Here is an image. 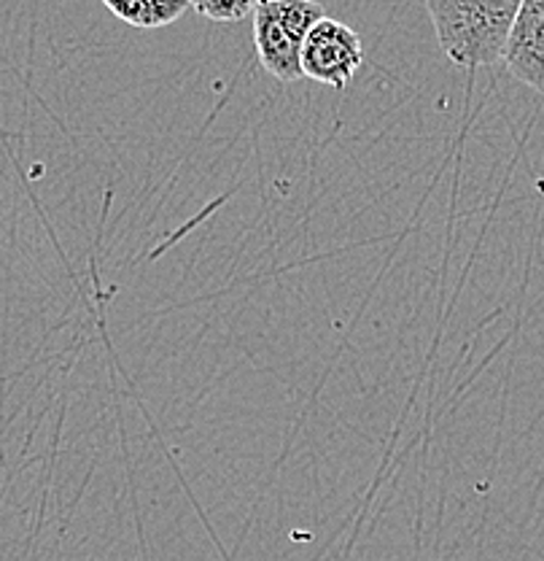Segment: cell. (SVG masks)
<instances>
[{
	"instance_id": "obj_6",
	"label": "cell",
	"mask_w": 544,
	"mask_h": 561,
	"mask_svg": "<svg viewBox=\"0 0 544 561\" xmlns=\"http://www.w3.org/2000/svg\"><path fill=\"white\" fill-rule=\"evenodd\" d=\"M259 0H189V9L210 22H240L254 14Z\"/></svg>"
},
{
	"instance_id": "obj_5",
	"label": "cell",
	"mask_w": 544,
	"mask_h": 561,
	"mask_svg": "<svg viewBox=\"0 0 544 561\" xmlns=\"http://www.w3.org/2000/svg\"><path fill=\"white\" fill-rule=\"evenodd\" d=\"M103 5L127 25L154 31L173 25L189 9V0H103Z\"/></svg>"
},
{
	"instance_id": "obj_4",
	"label": "cell",
	"mask_w": 544,
	"mask_h": 561,
	"mask_svg": "<svg viewBox=\"0 0 544 561\" xmlns=\"http://www.w3.org/2000/svg\"><path fill=\"white\" fill-rule=\"evenodd\" d=\"M501 60L514 79L544 95V0H523Z\"/></svg>"
},
{
	"instance_id": "obj_2",
	"label": "cell",
	"mask_w": 544,
	"mask_h": 561,
	"mask_svg": "<svg viewBox=\"0 0 544 561\" xmlns=\"http://www.w3.org/2000/svg\"><path fill=\"white\" fill-rule=\"evenodd\" d=\"M315 0H259L254 9V44L262 68L278 81H300L302 46L310 27L324 20Z\"/></svg>"
},
{
	"instance_id": "obj_3",
	"label": "cell",
	"mask_w": 544,
	"mask_h": 561,
	"mask_svg": "<svg viewBox=\"0 0 544 561\" xmlns=\"http://www.w3.org/2000/svg\"><path fill=\"white\" fill-rule=\"evenodd\" d=\"M361 62H364V46L359 33L350 31L345 22L324 16L310 27L302 46V76L345 90L348 81L359 73Z\"/></svg>"
},
{
	"instance_id": "obj_1",
	"label": "cell",
	"mask_w": 544,
	"mask_h": 561,
	"mask_svg": "<svg viewBox=\"0 0 544 561\" xmlns=\"http://www.w3.org/2000/svg\"><path fill=\"white\" fill-rule=\"evenodd\" d=\"M440 49L459 68H488L505 57L523 0H424Z\"/></svg>"
}]
</instances>
